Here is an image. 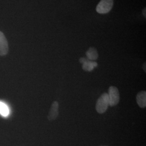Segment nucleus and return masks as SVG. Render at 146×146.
I'll return each mask as SVG.
<instances>
[{
    "label": "nucleus",
    "instance_id": "obj_5",
    "mask_svg": "<svg viewBox=\"0 0 146 146\" xmlns=\"http://www.w3.org/2000/svg\"><path fill=\"white\" fill-rule=\"evenodd\" d=\"M58 108L59 104L58 101H54L52 103L49 114L48 115V119L49 121H53L57 119L58 116Z\"/></svg>",
    "mask_w": 146,
    "mask_h": 146
},
{
    "label": "nucleus",
    "instance_id": "obj_13",
    "mask_svg": "<svg viewBox=\"0 0 146 146\" xmlns=\"http://www.w3.org/2000/svg\"></svg>",
    "mask_w": 146,
    "mask_h": 146
},
{
    "label": "nucleus",
    "instance_id": "obj_2",
    "mask_svg": "<svg viewBox=\"0 0 146 146\" xmlns=\"http://www.w3.org/2000/svg\"><path fill=\"white\" fill-rule=\"evenodd\" d=\"M114 5V0H101L96 6V11L101 14H107L111 10Z\"/></svg>",
    "mask_w": 146,
    "mask_h": 146
},
{
    "label": "nucleus",
    "instance_id": "obj_10",
    "mask_svg": "<svg viewBox=\"0 0 146 146\" xmlns=\"http://www.w3.org/2000/svg\"><path fill=\"white\" fill-rule=\"evenodd\" d=\"M146 8H145L143 11H142V14H143V15L145 17H146Z\"/></svg>",
    "mask_w": 146,
    "mask_h": 146
},
{
    "label": "nucleus",
    "instance_id": "obj_7",
    "mask_svg": "<svg viewBox=\"0 0 146 146\" xmlns=\"http://www.w3.org/2000/svg\"><path fill=\"white\" fill-rule=\"evenodd\" d=\"M82 69L87 72H92L94 68L98 67V63L93 61L87 60L82 64Z\"/></svg>",
    "mask_w": 146,
    "mask_h": 146
},
{
    "label": "nucleus",
    "instance_id": "obj_9",
    "mask_svg": "<svg viewBox=\"0 0 146 146\" xmlns=\"http://www.w3.org/2000/svg\"><path fill=\"white\" fill-rule=\"evenodd\" d=\"M0 114L3 116H7L9 114V110L6 104L0 101Z\"/></svg>",
    "mask_w": 146,
    "mask_h": 146
},
{
    "label": "nucleus",
    "instance_id": "obj_12",
    "mask_svg": "<svg viewBox=\"0 0 146 146\" xmlns=\"http://www.w3.org/2000/svg\"></svg>",
    "mask_w": 146,
    "mask_h": 146
},
{
    "label": "nucleus",
    "instance_id": "obj_1",
    "mask_svg": "<svg viewBox=\"0 0 146 146\" xmlns=\"http://www.w3.org/2000/svg\"><path fill=\"white\" fill-rule=\"evenodd\" d=\"M110 106L108 95L106 93L102 94L98 100L96 104V110L100 114H103L106 111Z\"/></svg>",
    "mask_w": 146,
    "mask_h": 146
},
{
    "label": "nucleus",
    "instance_id": "obj_6",
    "mask_svg": "<svg viewBox=\"0 0 146 146\" xmlns=\"http://www.w3.org/2000/svg\"><path fill=\"white\" fill-rule=\"evenodd\" d=\"M136 102L141 108H145L146 106V92L141 91L136 95Z\"/></svg>",
    "mask_w": 146,
    "mask_h": 146
},
{
    "label": "nucleus",
    "instance_id": "obj_8",
    "mask_svg": "<svg viewBox=\"0 0 146 146\" xmlns=\"http://www.w3.org/2000/svg\"><path fill=\"white\" fill-rule=\"evenodd\" d=\"M86 56L88 60L94 61L98 59L99 55L96 48L94 47H90L86 52Z\"/></svg>",
    "mask_w": 146,
    "mask_h": 146
},
{
    "label": "nucleus",
    "instance_id": "obj_3",
    "mask_svg": "<svg viewBox=\"0 0 146 146\" xmlns=\"http://www.w3.org/2000/svg\"><path fill=\"white\" fill-rule=\"evenodd\" d=\"M108 98L110 106L114 107L119 104L120 100V94L118 89L114 86L110 87L108 89Z\"/></svg>",
    "mask_w": 146,
    "mask_h": 146
},
{
    "label": "nucleus",
    "instance_id": "obj_11",
    "mask_svg": "<svg viewBox=\"0 0 146 146\" xmlns=\"http://www.w3.org/2000/svg\"><path fill=\"white\" fill-rule=\"evenodd\" d=\"M143 70H145V72H146V63H145V64H143Z\"/></svg>",
    "mask_w": 146,
    "mask_h": 146
},
{
    "label": "nucleus",
    "instance_id": "obj_4",
    "mask_svg": "<svg viewBox=\"0 0 146 146\" xmlns=\"http://www.w3.org/2000/svg\"><path fill=\"white\" fill-rule=\"evenodd\" d=\"M9 50L8 43L4 34L0 31V56H5Z\"/></svg>",
    "mask_w": 146,
    "mask_h": 146
}]
</instances>
